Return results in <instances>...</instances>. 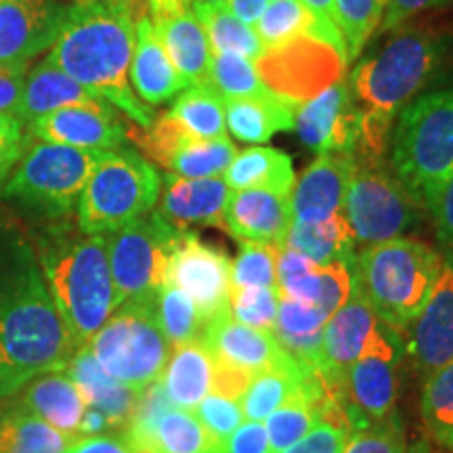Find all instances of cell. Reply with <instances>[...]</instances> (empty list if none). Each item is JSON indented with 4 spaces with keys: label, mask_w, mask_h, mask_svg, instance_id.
<instances>
[{
    "label": "cell",
    "mask_w": 453,
    "mask_h": 453,
    "mask_svg": "<svg viewBox=\"0 0 453 453\" xmlns=\"http://www.w3.org/2000/svg\"><path fill=\"white\" fill-rule=\"evenodd\" d=\"M34 246L0 220V403L32 378L64 372L76 353Z\"/></svg>",
    "instance_id": "obj_1"
},
{
    "label": "cell",
    "mask_w": 453,
    "mask_h": 453,
    "mask_svg": "<svg viewBox=\"0 0 453 453\" xmlns=\"http://www.w3.org/2000/svg\"><path fill=\"white\" fill-rule=\"evenodd\" d=\"M150 13V11H145ZM143 13L111 0H72L49 59L78 84L120 110L141 128L156 113L130 84L137 17Z\"/></svg>",
    "instance_id": "obj_2"
},
{
    "label": "cell",
    "mask_w": 453,
    "mask_h": 453,
    "mask_svg": "<svg viewBox=\"0 0 453 453\" xmlns=\"http://www.w3.org/2000/svg\"><path fill=\"white\" fill-rule=\"evenodd\" d=\"M32 246L73 347H87L116 309L107 237L64 219L38 231Z\"/></svg>",
    "instance_id": "obj_3"
},
{
    "label": "cell",
    "mask_w": 453,
    "mask_h": 453,
    "mask_svg": "<svg viewBox=\"0 0 453 453\" xmlns=\"http://www.w3.org/2000/svg\"><path fill=\"white\" fill-rule=\"evenodd\" d=\"M445 258L413 237L365 246L353 258V288L378 319L405 334L434 290Z\"/></svg>",
    "instance_id": "obj_4"
},
{
    "label": "cell",
    "mask_w": 453,
    "mask_h": 453,
    "mask_svg": "<svg viewBox=\"0 0 453 453\" xmlns=\"http://www.w3.org/2000/svg\"><path fill=\"white\" fill-rule=\"evenodd\" d=\"M395 122L390 166L426 206L453 174V84L418 95Z\"/></svg>",
    "instance_id": "obj_5"
},
{
    "label": "cell",
    "mask_w": 453,
    "mask_h": 453,
    "mask_svg": "<svg viewBox=\"0 0 453 453\" xmlns=\"http://www.w3.org/2000/svg\"><path fill=\"white\" fill-rule=\"evenodd\" d=\"M445 55V41L424 30L395 34L376 53L357 61L349 76L353 99L364 110L396 120L420 95Z\"/></svg>",
    "instance_id": "obj_6"
},
{
    "label": "cell",
    "mask_w": 453,
    "mask_h": 453,
    "mask_svg": "<svg viewBox=\"0 0 453 453\" xmlns=\"http://www.w3.org/2000/svg\"><path fill=\"white\" fill-rule=\"evenodd\" d=\"M162 177L137 151H101L76 206L78 229L110 235L150 214L160 200Z\"/></svg>",
    "instance_id": "obj_7"
},
{
    "label": "cell",
    "mask_w": 453,
    "mask_h": 453,
    "mask_svg": "<svg viewBox=\"0 0 453 453\" xmlns=\"http://www.w3.org/2000/svg\"><path fill=\"white\" fill-rule=\"evenodd\" d=\"M99 154L30 139L3 183V197L47 220L70 219Z\"/></svg>",
    "instance_id": "obj_8"
},
{
    "label": "cell",
    "mask_w": 453,
    "mask_h": 453,
    "mask_svg": "<svg viewBox=\"0 0 453 453\" xmlns=\"http://www.w3.org/2000/svg\"><path fill=\"white\" fill-rule=\"evenodd\" d=\"M156 300L157 296H150L122 303L87 344L113 380L137 393L160 380L173 353L157 324Z\"/></svg>",
    "instance_id": "obj_9"
},
{
    "label": "cell",
    "mask_w": 453,
    "mask_h": 453,
    "mask_svg": "<svg viewBox=\"0 0 453 453\" xmlns=\"http://www.w3.org/2000/svg\"><path fill=\"white\" fill-rule=\"evenodd\" d=\"M424 208L387 160H353L342 214L355 243L373 246L410 231Z\"/></svg>",
    "instance_id": "obj_10"
},
{
    "label": "cell",
    "mask_w": 453,
    "mask_h": 453,
    "mask_svg": "<svg viewBox=\"0 0 453 453\" xmlns=\"http://www.w3.org/2000/svg\"><path fill=\"white\" fill-rule=\"evenodd\" d=\"M183 226L151 211L107 237L116 307L133 298L157 296L166 286L170 254Z\"/></svg>",
    "instance_id": "obj_11"
},
{
    "label": "cell",
    "mask_w": 453,
    "mask_h": 453,
    "mask_svg": "<svg viewBox=\"0 0 453 453\" xmlns=\"http://www.w3.org/2000/svg\"><path fill=\"white\" fill-rule=\"evenodd\" d=\"M403 357V334L380 321L344 380L342 405L350 430L380 424L395 416Z\"/></svg>",
    "instance_id": "obj_12"
},
{
    "label": "cell",
    "mask_w": 453,
    "mask_h": 453,
    "mask_svg": "<svg viewBox=\"0 0 453 453\" xmlns=\"http://www.w3.org/2000/svg\"><path fill=\"white\" fill-rule=\"evenodd\" d=\"M344 65L347 59L332 44L313 34H300L265 49L257 61V72L275 95L298 107L338 82Z\"/></svg>",
    "instance_id": "obj_13"
},
{
    "label": "cell",
    "mask_w": 453,
    "mask_h": 453,
    "mask_svg": "<svg viewBox=\"0 0 453 453\" xmlns=\"http://www.w3.org/2000/svg\"><path fill=\"white\" fill-rule=\"evenodd\" d=\"M168 286L194 300L202 319L231 311V260L225 250L200 240L196 231L180 229L166 269Z\"/></svg>",
    "instance_id": "obj_14"
},
{
    "label": "cell",
    "mask_w": 453,
    "mask_h": 453,
    "mask_svg": "<svg viewBox=\"0 0 453 453\" xmlns=\"http://www.w3.org/2000/svg\"><path fill=\"white\" fill-rule=\"evenodd\" d=\"M364 107L353 99L347 81L334 82L298 105L294 130L304 145L319 154L353 156L361 137Z\"/></svg>",
    "instance_id": "obj_15"
},
{
    "label": "cell",
    "mask_w": 453,
    "mask_h": 453,
    "mask_svg": "<svg viewBox=\"0 0 453 453\" xmlns=\"http://www.w3.org/2000/svg\"><path fill=\"white\" fill-rule=\"evenodd\" d=\"M67 7L61 0H0V65L27 72L55 44Z\"/></svg>",
    "instance_id": "obj_16"
},
{
    "label": "cell",
    "mask_w": 453,
    "mask_h": 453,
    "mask_svg": "<svg viewBox=\"0 0 453 453\" xmlns=\"http://www.w3.org/2000/svg\"><path fill=\"white\" fill-rule=\"evenodd\" d=\"M202 342L214 361L248 373L252 380L260 373L304 365L286 353L273 332L243 326L231 317V311H225L208 321Z\"/></svg>",
    "instance_id": "obj_17"
},
{
    "label": "cell",
    "mask_w": 453,
    "mask_h": 453,
    "mask_svg": "<svg viewBox=\"0 0 453 453\" xmlns=\"http://www.w3.org/2000/svg\"><path fill=\"white\" fill-rule=\"evenodd\" d=\"M403 340L405 355L422 380L453 359V258H445L433 294Z\"/></svg>",
    "instance_id": "obj_18"
},
{
    "label": "cell",
    "mask_w": 453,
    "mask_h": 453,
    "mask_svg": "<svg viewBox=\"0 0 453 453\" xmlns=\"http://www.w3.org/2000/svg\"><path fill=\"white\" fill-rule=\"evenodd\" d=\"M378 324L380 319L376 311L355 288L350 290L347 303L327 319L317 373L340 401H342L344 380H347L350 365L359 359L367 338L376 332Z\"/></svg>",
    "instance_id": "obj_19"
},
{
    "label": "cell",
    "mask_w": 453,
    "mask_h": 453,
    "mask_svg": "<svg viewBox=\"0 0 453 453\" xmlns=\"http://www.w3.org/2000/svg\"><path fill=\"white\" fill-rule=\"evenodd\" d=\"M127 128L128 124L118 116V110H93V107L76 105L36 118L27 124V134L30 139L44 143L111 151L127 145Z\"/></svg>",
    "instance_id": "obj_20"
},
{
    "label": "cell",
    "mask_w": 453,
    "mask_h": 453,
    "mask_svg": "<svg viewBox=\"0 0 453 453\" xmlns=\"http://www.w3.org/2000/svg\"><path fill=\"white\" fill-rule=\"evenodd\" d=\"M225 229L240 242L281 248L292 225L290 196L269 189H231Z\"/></svg>",
    "instance_id": "obj_21"
},
{
    "label": "cell",
    "mask_w": 453,
    "mask_h": 453,
    "mask_svg": "<svg viewBox=\"0 0 453 453\" xmlns=\"http://www.w3.org/2000/svg\"><path fill=\"white\" fill-rule=\"evenodd\" d=\"M350 173H353L350 156H317V160L300 174L292 187V223H319L342 211Z\"/></svg>",
    "instance_id": "obj_22"
},
{
    "label": "cell",
    "mask_w": 453,
    "mask_h": 453,
    "mask_svg": "<svg viewBox=\"0 0 453 453\" xmlns=\"http://www.w3.org/2000/svg\"><path fill=\"white\" fill-rule=\"evenodd\" d=\"M151 24L162 47L183 76L187 87H212V47L191 7H174L151 13Z\"/></svg>",
    "instance_id": "obj_23"
},
{
    "label": "cell",
    "mask_w": 453,
    "mask_h": 453,
    "mask_svg": "<svg viewBox=\"0 0 453 453\" xmlns=\"http://www.w3.org/2000/svg\"><path fill=\"white\" fill-rule=\"evenodd\" d=\"M231 189L223 179H183L168 173L162 179L157 212L177 226H225V208Z\"/></svg>",
    "instance_id": "obj_24"
},
{
    "label": "cell",
    "mask_w": 453,
    "mask_h": 453,
    "mask_svg": "<svg viewBox=\"0 0 453 453\" xmlns=\"http://www.w3.org/2000/svg\"><path fill=\"white\" fill-rule=\"evenodd\" d=\"M64 372L76 384L78 393L82 395L84 403H87V410L97 411L105 420L110 433L113 430L120 433L128 426L130 418L137 410L141 393L113 380L110 373L97 364L88 347L78 349Z\"/></svg>",
    "instance_id": "obj_25"
},
{
    "label": "cell",
    "mask_w": 453,
    "mask_h": 453,
    "mask_svg": "<svg viewBox=\"0 0 453 453\" xmlns=\"http://www.w3.org/2000/svg\"><path fill=\"white\" fill-rule=\"evenodd\" d=\"M130 84L145 105L156 107L174 99L187 88L183 76L173 65L166 49L151 24L150 13L137 17L133 61H130Z\"/></svg>",
    "instance_id": "obj_26"
},
{
    "label": "cell",
    "mask_w": 453,
    "mask_h": 453,
    "mask_svg": "<svg viewBox=\"0 0 453 453\" xmlns=\"http://www.w3.org/2000/svg\"><path fill=\"white\" fill-rule=\"evenodd\" d=\"M93 107V110H116L97 95H93L82 84L61 72L49 57L27 72L24 93H21L19 110L15 116L24 122V127L47 116L50 111L64 110V107Z\"/></svg>",
    "instance_id": "obj_27"
},
{
    "label": "cell",
    "mask_w": 453,
    "mask_h": 453,
    "mask_svg": "<svg viewBox=\"0 0 453 453\" xmlns=\"http://www.w3.org/2000/svg\"><path fill=\"white\" fill-rule=\"evenodd\" d=\"M15 396V403L50 424L59 433L72 439L78 437V428L87 413V403L65 372L41 373L32 378Z\"/></svg>",
    "instance_id": "obj_28"
},
{
    "label": "cell",
    "mask_w": 453,
    "mask_h": 453,
    "mask_svg": "<svg viewBox=\"0 0 453 453\" xmlns=\"http://www.w3.org/2000/svg\"><path fill=\"white\" fill-rule=\"evenodd\" d=\"M160 382L170 403L179 410L194 411L212 393V357L202 340L174 347Z\"/></svg>",
    "instance_id": "obj_29"
},
{
    "label": "cell",
    "mask_w": 453,
    "mask_h": 453,
    "mask_svg": "<svg viewBox=\"0 0 453 453\" xmlns=\"http://www.w3.org/2000/svg\"><path fill=\"white\" fill-rule=\"evenodd\" d=\"M327 319L330 317L315 304L280 292V311H277L273 336L286 349V353L317 372Z\"/></svg>",
    "instance_id": "obj_30"
},
{
    "label": "cell",
    "mask_w": 453,
    "mask_h": 453,
    "mask_svg": "<svg viewBox=\"0 0 453 453\" xmlns=\"http://www.w3.org/2000/svg\"><path fill=\"white\" fill-rule=\"evenodd\" d=\"M223 180L234 191L269 189L283 196H290L296 183L292 157L283 154L281 150L265 145H252L237 151Z\"/></svg>",
    "instance_id": "obj_31"
},
{
    "label": "cell",
    "mask_w": 453,
    "mask_h": 453,
    "mask_svg": "<svg viewBox=\"0 0 453 453\" xmlns=\"http://www.w3.org/2000/svg\"><path fill=\"white\" fill-rule=\"evenodd\" d=\"M133 445L139 453H223V445L211 437L196 413L179 407H168Z\"/></svg>",
    "instance_id": "obj_32"
},
{
    "label": "cell",
    "mask_w": 453,
    "mask_h": 453,
    "mask_svg": "<svg viewBox=\"0 0 453 453\" xmlns=\"http://www.w3.org/2000/svg\"><path fill=\"white\" fill-rule=\"evenodd\" d=\"M296 110L286 99H225V122L235 139L260 145L281 130H294Z\"/></svg>",
    "instance_id": "obj_33"
},
{
    "label": "cell",
    "mask_w": 453,
    "mask_h": 453,
    "mask_svg": "<svg viewBox=\"0 0 453 453\" xmlns=\"http://www.w3.org/2000/svg\"><path fill=\"white\" fill-rule=\"evenodd\" d=\"M72 441L13 399L0 403V453H65Z\"/></svg>",
    "instance_id": "obj_34"
},
{
    "label": "cell",
    "mask_w": 453,
    "mask_h": 453,
    "mask_svg": "<svg viewBox=\"0 0 453 453\" xmlns=\"http://www.w3.org/2000/svg\"><path fill=\"white\" fill-rule=\"evenodd\" d=\"M283 246L313 260L317 267L347 260L355 254V237L342 214L319 223H292Z\"/></svg>",
    "instance_id": "obj_35"
},
{
    "label": "cell",
    "mask_w": 453,
    "mask_h": 453,
    "mask_svg": "<svg viewBox=\"0 0 453 453\" xmlns=\"http://www.w3.org/2000/svg\"><path fill=\"white\" fill-rule=\"evenodd\" d=\"M191 9L206 32L212 53H235L254 64L265 53L257 30L235 17L229 4H191Z\"/></svg>",
    "instance_id": "obj_36"
},
{
    "label": "cell",
    "mask_w": 453,
    "mask_h": 453,
    "mask_svg": "<svg viewBox=\"0 0 453 453\" xmlns=\"http://www.w3.org/2000/svg\"><path fill=\"white\" fill-rule=\"evenodd\" d=\"M235 154L231 139H197L185 133L174 147L166 170L183 179H220Z\"/></svg>",
    "instance_id": "obj_37"
},
{
    "label": "cell",
    "mask_w": 453,
    "mask_h": 453,
    "mask_svg": "<svg viewBox=\"0 0 453 453\" xmlns=\"http://www.w3.org/2000/svg\"><path fill=\"white\" fill-rule=\"evenodd\" d=\"M168 113L197 139L226 137L225 99L214 87H187L180 90Z\"/></svg>",
    "instance_id": "obj_38"
},
{
    "label": "cell",
    "mask_w": 453,
    "mask_h": 453,
    "mask_svg": "<svg viewBox=\"0 0 453 453\" xmlns=\"http://www.w3.org/2000/svg\"><path fill=\"white\" fill-rule=\"evenodd\" d=\"M420 413L428 437L453 449V359L424 380Z\"/></svg>",
    "instance_id": "obj_39"
},
{
    "label": "cell",
    "mask_w": 453,
    "mask_h": 453,
    "mask_svg": "<svg viewBox=\"0 0 453 453\" xmlns=\"http://www.w3.org/2000/svg\"><path fill=\"white\" fill-rule=\"evenodd\" d=\"M211 82L223 99H281L263 82L254 61L235 53H212Z\"/></svg>",
    "instance_id": "obj_40"
},
{
    "label": "cell",
    "mask_w": 453,
    "mask_h": 453,
    "mask_svg": "<svg viewBox=\"0 0 453 453\" xmlns=\"http://www.w3.org/2000/svg\"><path fill=\"white\" fill-rule=\"evenodd\" d=\"M326 407L327 405L317 403L309 396H296L271 413L265 420V428L269 434V453H283L296 445L300 439L307 437L315 424L321 420Z\"/></svg>",
    "instance_id": "obj_41"
},
{
    "label": "cell",
    "mask_w": 453,
    "mask_h": 453,
    "mask_svg": "<svg viewBox=\"0 0 453 453\" xmlns=\"http://www.w3.org/2000/svg\"><path fill=\"white\" fill-rule=\"evenodd\" d=\"M156 313L157 324H160L170 347H180V344L202 340L206 321L202 319L194 300L187 296L185 292H180L179 288L168 286L166 283L157 292Z\"/></svg>",
    "instance_id": "obj_42"
},
{
    "label": "cell",
    "mask_w": 453,
    "mask_h": 453,
    "mask_svg": "<svg viewBox=\"0 0 453 453\" xmlns=\"http://www.w3.org/2000/svg\"><path fill=\"white\" fill-rule=\"evenodd\" d=\"M340 34H342L347 61H355L372 34L378 30L384 13V0H334Z\"/></svg>",
    "instance_id": "obj_43"
},
{
    "label": "cell",
    "mask_w": 453,
    "mask_h": 453,
    "mask_svg": "<svg viewBox=\"0 0 453 453\" xmlns=\"http://www.w3.org/2000/svg\"><path fill=\"white\" fill-rule=\"evenodd\" d=\"M254 30L265 49L277 47L300 34H313V17L303 0H267Z\"/></svg>",
    "instance_id": "obj_44"
},
{
    "label": "cell",
    "mask_w": 453,
    "mask_h": 453,
    "mask_svg": "<svg viewBox=\"0 0 453 453\" xmlns=\"http://www.w3.org/2000/svg\"><path fill=\"white\" fill-rule=\"evenodd\" d=\"M240 243V257L231 263V288H277L280 248L254 242Z\"/></svg>",
    "instance_id": "obj_45"
},
{
    "label": "cell",
    "mask_w": 453,
    "mask_h": 453,
    "mask_svg": "<svg viewBox=\"0 0 453 453\" xmlns=\"http://www.w3.org/2000/svg\"><path fill=\"white\" fill-rule=\"evenodd\" d=\"M280 288H231V317L243 326L273 332Z\"/></svg>",
    "instance_id": "obj_46"
},
{
    "label": "cell",
    "mask_w": 453,
    "mask_h": 453,
    "mask_svg": "<svg viewBox=\"0 0 453 453\" xmlns=\"http://www.w3.org/2000/svg\"><path fill=\"white\" fill-rule=\"evenodd\" d=\"M317 273H319V267L300 252L290 250L286 246L277 250V288L286 296L313 304L317 294Z\"/></svg>",
    "instance_id": "obj_47"
},
{
    "label": "cell",
    "mask_w": 453,
    "mask_h": 453,
    "mask_svg": "<svg viewBox=\"0 0 453 453\" xmlns=\"http://www.w3.org/2000/svg\"><path fill=\"white\" fill-rule=\"evenodd\" d=\"M350 434L347 411L342 403H332L307 437L283 453H342Z\"/></svg>",
    "instance_id": "obj_48"
},
{
    "label": "cell",
    "mask_w": 453,
    "mask_h": 453,
    "mask_svg": "<svg viewBox=\"0 0 453 453\" xmlns=\"http://www.w3.org/2000/svg\"><path fill=\"white\" fill-rule=\"evenodd\" d=\"M342 453H407L405 433L399 416H390L380 424L350 430Z\"/></svg>",
    "instance_id": "obj_49"
},
{
    "label": "cell",
    "mask_w": 453,
    "mask_h": 453,
    "mask_svg": "<svg viewBox=\"0 0 453 453\" xmlns=\"http://www.w3.org/2000/svg\"><path fill=\"white\" fill-rule=\"evenodd\" d=\"M353 258L355 254L347 260H336V263L319 267L313 304L324 311L327 317L336 313L350 296V290H353Z\"/></svg>",
    "instance_id": "obj_50"
},
{
    "label": "cell",
    "mask_w": 453,
    "mask_h": 453,
    "mask_svg": "<svg viewBox=\"0 0 453 453\" xmlns=\"http://www.w3.org/2000/svg\"><path fill=\"white\" fill-rule=\"evenodd\" d=\"M194 413L197 420L203 424V428L211 433V437L217 443L225 445V441L234 434V430L243 420L242 403L237 399H226V396L211 393L202 403L196 407Z\"/></svg>",
    "instance_id": "obj_51"
},
{
    "label": "cell",
    "mask_w": 453,
    "mask_h": 453,
    "mask_svg": "<svg viewBox=\"0 0 453 453\" xmlns=\"http://www.w3.org/2000/svg\"><path fill=\"white\" fill-rule=\"evenodd\" d=\"M30 143L26 127L13 113L0 111V183H4Z\"/></svg>",
    "instance_id": "obj_52"
},
{
    "label": "cell",
    "mask_w": 453,
    "mask_h": 453,
    "mask_svg": "<svg viewBox=\"0 0 453 453\" xmlns=\"http://www.w3.org/2000/svg\"><path fill=\"white\" fill-rule=\"evenodd\" d=\"M303 4L307 7L311 17H313V36L332 44V47L347 59V49H344L342 34H340L338 27L334 0H303Z\"/></svg>",
    "instance_id": "obj_53"
},
{
    "label": "cell",
    "mask_w": 453,
    "mask_h": 453,
    "mask_svg": "<svg viewBox=\"0 0 453 453\" xmlns=\"http://www.w3.org/2000/svg\"><path fill=\"white\" fill-rule=\"evenodd\" d=\"M424 208L434 220L441 243L453 252V174L439 187L437 194L430 197Z\"/></svg>",
    "instance_id": "obj_54"
},
{
    "label": "cell",
    "mask_w": 453,
    "mask_h": 453,
    "mask_svg": "<svg viewBox=\"0 0 453 453\" xmlns=\"http://www.w3.org/2000/svg\"><path fill=\"white\" fill-rule=\"evenodd\" d=\"M223 453H269V434L265 422H242L225 441Z\"/></svg>",
    "instance_id": "obj_55"
},
{
    "label": "cell",
    "mask_w": 453,
    "mask_h": 453,
    "mask_svg": "<svg viewBox=\"0 0 453 453\" xmlns=\"http://www.w3.org/2000/svg\"><path fill=\"white\" fill-rule=\"evenodd\" d=\"M451 0H384V13L380 21L382 32H393L399 26H403L413 15L422 11L439 9Z\"/></svg>",
    "instance_id": "obj_56"
},
{
    "label": "cell",
    "mask_w": 453,
    "mask_h": 453,
    "mask_svg": "<svg viewBox=\"0 0 453 453\" xmlns=\"http://www.w3.org/2000/svg\"><path fill=\"white\" fill-rule=\"evenodd\" d=\"M65 453H139L122 433H104L73 439Z\"/></svg>",
    "instance_id": "obj_57"
},
{
    "label": "cell",
    "mask_w": 453,
    "mask_h": 453,
    "mask_svg": "<svg viewBox=\"0 0 453 453\" xmlns=\"http://www.w3.org/2000/svg\"><path fill=\"white\" fill-rule=\"evenodd\" d=\"M252 378L235 367L220 364L212 359V393L226 396V399H242L246 388L250 387Z\"/></svg>",
    "instance_id": "obj_58"
},
{
    "label": "cell",
    "mask_w": 453,
    "mask_h": 453,
    "mask_svg": "<svg viewBox=\"0 0 453 453\" xmlns=\"http://www.w3.org/2000/svg\"><path fill=\"white\" fill-rule=\"evenodd\" d=\"M26 76L27 72L9 70V67L0 65V111L15 116L17 110H19Z\"/></svg>",
    "instance_id": "obj_59"
},
{
    "label": "cell",
    "mask_w": 453,
    "mask_h": 453,
    "mask_svg": "<svg viewBox=\"0 0 453 453\" xmlns=\"http://www.w3.org/2000/svg\"><path fill=\"white\" fill-rule=\"evenodd\" d=\"M226 4H229L234 15L240 17L243 24L254 27L260 15H263L265 7H267V0H226Z\"/></svg>",
    "instance_id": "obj_60"
},
{
    "label": "cell",
    "mask_w": 453,
    "mask_h": 453,
    "mask_svg": "<svg viewBox=\"0 0 453 453\" xmlns=\"http://www.w3.org/2000/svg\"><path fill=\"white\" fill-rule=\"evenodd\" d=\"M111 3H118V4H124V7L137 11V13H145L147 9V0H111Z\"/></svg>",
    "instance_id": "obj_61"
},
{
    "label": "cell",
    "mask_w": 453,
    "mask_h": 453,
    "mask_svg": "<svg viewBox=\"0 0 453 453\" xmlns=\"http://www.w3.org/2000/svg\"><path fill=\"white\" fill-rule=\"evenodd\" d=\"M407 453H430L428 443H424V441H418V443L407 447Z\"/></svg>",
    "instance_id": "obj_62"
},
{
    "label": "cell",
    "mask_w": 453,
    "mask_h": 453,
    "mask_svg": "<svg viewBox=\"0 0 453 453\" xmlns=\"http://www.w3.org/2000/svg\"><path fill=\"white\" fill-rule=\"evenodd\" d=\"M191 4H226V0H191Z\"/></svg>",
    "instance_id": "obj_63"
}]
</instances>
